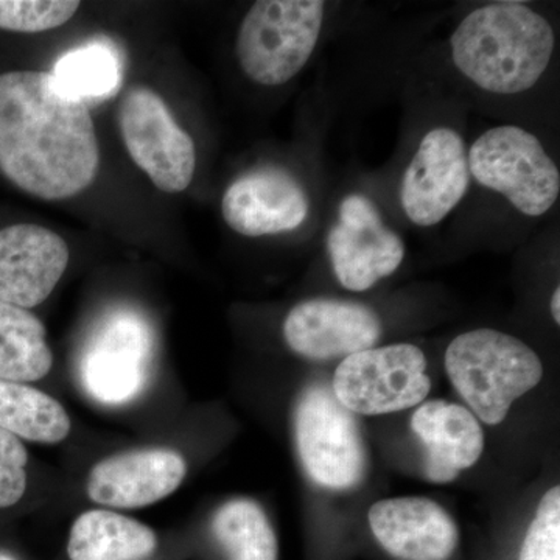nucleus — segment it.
Returning a JSON list of instances; mask_svg holds the SVG:
<instances>
[{
  "mask_svg": "<svg viewBox=\"0 0 560 560\" xmlns=\"http://www.w3.org/2000/svg\"><path fill=\"white\" fill-rule=\"evenodd\" d=\"M101 147L88 103L51 72L0 75V172L46 201L75 197L94 183Z\"/></svg>",
  "mask_w": 560,
  "mask_h": 560,
  "instance_id": "1",
  "label": "nucleus"
},
{
  "mask_svg": "<svg viewBox=\"0 0 560 560\" xmlns=\"http://www.w3.org/2000/svg\"><path fill=\"white\" fill-rule=\"evenodd\" d=\"M550 22L521 2H495L467 14L451 38L456 69L490 94L530 90L552 60Z\"/></svg>",
  "mask_w": 560,
  "mask_h": 560,
  "instance_id": "2",
  "label": "nucleus"
},
{
  "mask_svg": "<svg viewBox=\"0 0 560 560\" xmlns=\"http://www.w3.org/2000/svg\"><path fill=\"white\" fill-rule=\"evenodd\" d=\"M445 370L471 412L489 425L503 422L512 404L544 377V364L526 342L492 329L458 335L445 352Z\"/></svg>",
  "mask_w": 560,
  "mask_h": 560,
  "instance_id": "3",
  "label": "nucleus"
},
{
  "mask_svg": "<svg viewBox=\"0 0 560 560\" xmlns=\"http://www.w3.org/2000/svg\"><path fill=\"white\" fill-rule=\"evenodd\" d=\"M326 3L320 0H259L237 33L238 65L261 86L293 80L318 44Z\"/></svg>",
  "mask_w": 560,
  "mask_h": 560,
  "instance_id": "4",
  "label": "nucleus"
},
{
  "mask_svg": "<svg viewBox=\"0 0 560 560\" xmlns=\"http://www.w3.org/2000/svg\"><path fill=\"white\" fill-rule=\"evenodd\" d=\"M470 176L503 195L523 215L541 217L558 201L560 173L533 132L521 127L492 128L471 143Z\"/></svg>",
  "mask_w": 560,
  "mask_h": 560,
  "instance_id": "5",
  "label": "nucleus"
},
{
  "mask_svg": "<svg viewBox=\"0 0 560 560\" xmlns=\"http://www.w3.org/2000/svg\"><path fill=\"white\" fill-rule=\"evenodd\" d=\"M294 433L304 469L316 485L348 490L363 481L368 452L359 420L330 386L315 383L302 393Z\"/></svg>",
  "mask_w": 560,
  "mask_h": 560,
  "instance_id": "6",
  "label": "nucleus"
},
{
  "mask_svg": "<svg viewBox=\"0 0 560 560\" xmlns=\"http://www.w3.org/2000/svg\"><path fill=\"white\" fill-rule=\"evenodd\" d=\"M154 340L149 323L131 311L109 313L81 350L79 382L88 396L120 407L142 396L153 374Z\"/></svg>",
  "mask_w": 560,
  "mask_h": 560,
  "instance_id": "7",
  "label": "nucleus"
},
{
  "mask_svg": "<svg viewBox=\"0 0 560 560\" xmlns=\"http://www.w3.org/2000/svg\"><path fill=\"white\" fill-rule=\"evenodd\" d=\"M430 389L425 353L407 342L346 357L331 382L342 407L361 416L408 410L422 404Z\"/></svg>",
  "mask_w": 560,
  "mask_h": 560,
  "instance_id": "8",
  "label": "nucleus"
},
{
  "mask_svg": "<svg viewBox=\"0 0 560 560\" xmlns=\"http://www.w3.org/2000/svg\"><path fill=\"white\" fill-rule=\"evenodd\" d=\"M125 149L140 171L165 194L190 186L197 168L194 139L176 124L167 103L149 88H132L119 108Z\"/></svg>",
  "mask_w": 560,
  "mask_h": 560,
  "instance_id": "9",
  "label": "nucleus"
},
{
  "mask_svg": "<svg viewBox=\"0 0 560 560\" xmlns=\"http://www.w3.org/2000/svg\"><path fill=\"white\" fill-rule=\"evenodd\" d=\"M327 250L338 282L350 291L372 289L396 272L405 257L399 235L383 223L370 198L357 194L341 201Z\"/></svg>",
  "mask_w": 560,
  "mask_h": 560,
  "instance_id": "10",
  "label": "nucleus"
},
{
  "mask_svg": "<svg viewBox=\"0 0 560 560\" xmlns=\"http://www.w3.org/2000/svg\"><path fill=\"white\" fill-rule=\"evenodd\" d=\"M466 145L452 128H434L420 140L405 171L400 202L411 223L431 228L456 209L470 187Z\"/></svg>",
  "mask_w": 560,
  "mask_h": 560,
  "instance_id": "11",
  "label": "nucleus"
},
{
  "mask_svg": "<svg viewBox=\"0 0 560 560\" xmlns=\"http://www.w3.org/2000/svg\"><path fill=\"white\" fill-rule=\"evenodd\" d=\"M283 338L305 359L345 360L375 348L382 338V320L359 302L318 298L291 308L283 323Z\"/></svg>",
  "mask_w": 560,
  "mask_h": 560,
  "instance_id": "12",
  "label": "nucleus"
},
{
  "mask_svg": "<svg viewBox=\"0 0 560 560\" xmlns=\"http://www.w3.org/2000/svg\"><path fill=\"white\" fill-rule=\"evenodd\" d=\"M69 264V246L36 224L0 230V301L32 308L54 293Z\"/></svg>",
  "mask_w": 560,
  "mask_h": 560,
  "instance_id": "13",
  "label": "nucleus"
},
{
  "mask_svg": "<svg viewBox=\"0 0 560 560\" xmlns=\"http://www.w3.org/2000/svg\"><path fill=\"white\" fill-rule=\"evenodd\" d=\"M186 474V459L172 448L125 452L92 467L88 495L102 506L136 510L172 495Z\"/></svg>",
  "mask_w": 560,
  "mask_h": 560,
  "instance_id": "14",
  "label": "nucleus"
},
{
  "mask_svg": "<svg viewBox=\"0 0 560 560\" xmlns=\"http://www.w3.org/2000/svg\"><path fill=\"white\" fill-rule=\"evenodd\" d=\"M311 201L285 172L264 168L246 173L228 187L221 213L228 226L245 237L298 230L308 217Z\"/></svg>",
  "mask_w": 560,
  "mask_h": 560,
  "instance_id": "15",
  "label": "nucleus"
},
{
  "mask_svg": "<svg viewBox=\"0 0 560 560\" xmlns=\"http://www.w3.org/2000/svg\"><path fill=\"white\" fill-rule=\"evenodd\" d=\"M368 518L378 544L400 560H447L458 547V526L433 500H382Z\"/></svg>",
  "mask_w": 560,
  "mask_h": 560,
  "instance_id": "16",
  "label": "nucleus"
},
{
  "mask_svg": "<svg viewBox=\"0 0 560 560\" xmlns=\"http://www.w3.org/2000/svg\"><path fill=\"white\" fill-rule=\"evenodd\" d=\"M411 429L427 451V478L438 485L455 480L459 471L477 464L485 451L480 422L463 405L425 401L412 415Z\"/></svg>",
  "mask_w": 560,
  "mask_h": 560,
  "instance_id": "17",
  "label": "nucleus"
},
{
  "mask_svg": "<svg viewBox=\"0 0 560 560\" xmlns=\"http://www.w3.org/2000/svg\"><path fill=\"white\" fill-rule=\"evenodd\" d=\"M158 548L154 530L117 512H83L70 528V560H145Z\"/></svg>",
  "mask_w": 560,
  "mask_h": 560,
  "instance_id": "18",
  "label": "nucleus"
},
{
  "mask_svg": "<svg viewBox=\"0 0 560 560\" xmlns=\"http://www.w3.org/2000/svg\"><path fill=\"white\" fill-rule=\"evenodd\" d=\"M51 364L46 327L38 316L0 301V381H40L49 374Z\"/></svg>",
  "mask_w": 560,
  "mask_h": 560,
  "instance_id": "19",
  "label": "nucleus"
},
{
  "mask_svg": "<svg viewBox=\"0 0 560 560\" xmlns=\"http://www.w3.org/2000/svg\"><path fill=\"white\" fill-rule=\"evenodd\" d=\"M0 429L22 440L57 444L69 436L70 419L49 394L25 383L0 381Z\"/></svg>",
  "mask_w": 560,
  "mask_h": 560,
  "instance_id": "20",
  "label": "nucleus"
},
{
  "mask_svg": "<svg viewBox=\"0 0 560 560\" xmlns=\"http://www.w3.org/2000/svg\"><path fill=\"white\" fill-rule=\"evenodd\" d=\"M212 533L230 560L279 558L278 537L267 514L256 501H228L213 515Z\"/></svg>",
  "mask_w": 560,
  "mask_h": 560,
  "instance_id": "21",
  "label": "nucleus"
},
{
  "mask_svg": "<svg viewBox=\"0 0 560 560\" xmlns=\"http://www.w3.org/2000/svg\"><path fill=\"white\" fill-rule=\"evenodd\" d=\"M51 73L62 90L84 102L109 97L120 86L119 58L101 43L69 51Z\"/></svg>",
  "mask_w": 560,
  "mask_h": 560,
  "instance_id": "22",
  "label": "nucleus"
},
{
  "mask_svg": "<svg viewBox=\"0 0 560 560\" xmlns=\"http://www.w3.org/2000/svg\"><path fill=\"white\" fill-rule=\"evenodd\" d=\"M81 7L77 0H0V28L40 33L61 27Z\"/></svg>",
  "mask_w": 560,
  "mask_h": 560,
  "instance_id": "23",
  "label": "nucleus"
},
{
  "mask_svg": "<svg viewBox=\"0 0 560 560\" xmlns=\"http://www.w3.org/2000/svg\"><path fill=\"white\" fill-rule=\"evenodd\" d=\"M518 560H560V488L545 493Z\"/></svg>",
  "mask_w": 560,
  "mask_h": 560,
  "instance_id": "24",
  "label": "nucleus"
},
{
  "mask_svg": "<svg viewBox=\"0 0 560 560\" xmlns=\"http://www.w3.org/2000/svg\"><path fill=\"white\" fill-rule=\"evenodd\" d=\"M28 453L20 438L0 429V508L14 506L27 489Z\"/></svg>",
  "mask_w": 560,
  "mask_h": 560,
  "instance_id": "25",
  "label": "nucleus"
},
{
  "mask_svg": "<svg viewBox=\"0 0 560 560\" xmlns=\"http://www.w3.org/2000/svg\"><path fill=\"white\" fill-rule=\"evenodd\" d=\"M551 315L552 318H555L556 324L560 323V290H555V293H552L551 298Z\"/></svg>",
  "mask_w": 560,
  "mask_h": 560,
  "instance_id": "26",
  "label": "nucleus"
},
{
  "mask_svg": "<svg viewBox=\"0 0 560 560\" xmlns=\"http://www.w3.org/2000/svg\"><path fill=\"white\" fill-rule=\"evenodd\" d=\"M0 560H16V559L11 558V556L5 555V552H0Z\"/></svg>",
  "mask_w": 560,
  "mask_h": 560,
  "instance_id": "27",
  "label": "nucleus"
}]
</instances>
